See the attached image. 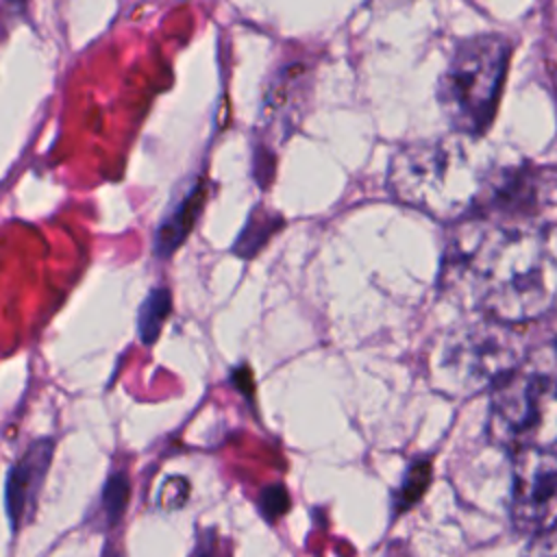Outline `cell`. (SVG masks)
Returning a JSON list of instances; mask_svg holds the SVG:
<instances>
[{
    "label": "cell",
    "instance_id": "1",
    "mask_svg": "<svg viewBox=\"0 0 557 557\" xmlns=\"http://www.w3.org/2000/svg\"><path fill=\"white\" fill-rule=\"evenodd\" d=\"M440 287L461 294L485 318L522 324L557 298V257L548 237L531 226L490 224L476 215L453 231Z\"/></svg>",
    "mask_w": 557,
    "mask_h": 557
},
{
    "label": "cell",
    "instance_id": "2",
    "mask_svg": "<svg viewBox=\"0 0 557 557\" xmlns=\"http://www.w3.org/2000/svg\"><path fill=\"white\" fill-rule=\"evenodd\" d=\"M385 183L394 200L440 220L470 213L483 187L466 150L450 139L403 144L389 159Z\"/></svg>",
    "mask_w": 557,
    "mask_h": 557
},
{
    "label": "cell",
    "instance_id": "3",
    "mask_svg": "<svg viewBox=\"0 0 557 557\" xmlns=\"http://www.w3.org/2000/svg\"><path fill=\"white\" fill-rule=\"evenodd\" d=\"M524 339L513 324L481 318L450 329L431 355V383L435 389L468 398L485 387H496L518 370Z\"/></svg>",
    "mask_w": 557,
    "mask_h": 557
},
{
    "label": "cell",
    "instance_id": "4",
    "mask_svg": "<svg viewBox=\"0 0 557 557\" xmlns=\"http://www.w3.org/2000/svg\"><path fill=\"white\" fill-rule=\"evenodd\" d=\"M511 44L503 35L485 33L457 44L437 81V102L450 128L461 135H481L500 98Z\"/></svg>",
    "mask_w": 557,
    "mask_h": 557
},
{
    "label": "cell",
    "instance_id": "5",
    "mask_svg": "<svg viewBox=\"0 0 557 557\" xmlns=\"http://www.w3.org/2000/svg\"><path fill=\"white\" fill-rule=\"evenodd\" d=\"M487 435L513 453L557 442V383L537 370H516L492 389Z\"/></svg>",
    "mask_w": 557,
    "mask_h": 557
},
{
    "label": "cell",
    "instance_id": "6",
    "mask_svg": "<svg viewBox=\"0 0 557 557\" xmlns=\"http://www.w3.org/2000/svg\"><path fill=\"white\" fill-rule=\"evenodd\" d=\"M511 522L533 537L557 527V453L550 448L516 453Z\"/></svg>",
    "mask_w": 557,
    "mask_h": 557
},
{
    "label": "cell",
    "instance_id": "7",
    "mask_svg": "<svg viewBox=\"0 0 557 557\" xmlns=\"http://www.w3.org/2000/svg\"><path fill=\"white\" fill-rule=\"evenodd\" d=\"M311 65L292 59L283 63L263 91V122L276 137L285 139L298 124L311 89Z\"/></svg>",
    "mask_w": 557,
    "mask_h": 557
},
{
    "label": "cell",
    "instance_id": "8",
    "mask_svg": "<svg viewBox=\"0 0 557 557\" xmlns=\"http://www.w3.org/2000/svg\"><path fill=\"white\" fill-rule=\"evenodd\" d=\"M52 450H54V442L50 437H41L33 442L7 474L4 503H7V513L13 529H17L30 516L37 503V494L44 485V479L52 459Z\"/></svg>",
    "mask_w": 557,
    "mask_h": 557
},
{
    "label": "cell",
    "instance_id": "9",
    "mask_svg": "<svg viewBox=\"0 0 557 557\" xmlns=\"http://www.w3.org/2000/svg\"><path fill=\"white\" fill-rule=\"evenodd\" d=\"M205 200H207V183L205 178H198L187 189V194L178 198L176 205L157 224V231H154L157 257L161 259L172 257L174 250L187 239V235L194 231V224L205 207Z\"/></svg>",
    "mask_w": 557,
    "mask_h": 557
},
{
    "label": "cell",
    "instance_id": "10",
    "mask_svg": "<svg viewBox=\"0 0 557 557\" xmlns=\"http://www.w3.org/2000/svg\"><path fill=\"white\" fill-rule=\"evenodd\" d=\"M283 224V218L268 211L265 207H255L246 220V226L242 228L239 237L235 239V246H233V252L244 257V259H250L259 252V248L272 237V233H276Z\"/></svg>",
    "mask_w": 557,
    "mask_h": 557
},
{
    "label": "cell",
    "instance_id": "11",
    "mask_svg": "<svg viewBox=\"0 0 557 557\" xmlns=\"http://www.w3.org/2000/svg\"><path fill=\"white\" fill-rule=\"evenodd\" d=\"M172 311V294L168 287H152L137 309V337L152 346Z\"/></svg>",
    "mask_w": 557,
    "mask_h": 557
},
{
    "label": "cell",
    "instance_id": "12",
    "mask_svg": "<svg viewBox=\"0 0 557 557\" xmlns=\"http://www.w3.org/2000/svg\"><path fill=\"white\" fill-rule=\"evenodd\" d=\"M128 479L124 472H115L109 476L104 490H102V509H104V516H107V522L109 524H115L126 507V500H128Z\"/></svg>",
    "mask_w": 557,
    "mask_h": 557
},
{
    "label": "cell",
    "instance_id": "13",
    "mask_svg": "<svg viewBox=\"0 0 557 557\" xmlns=\"http://www.w3.org/2000/svg\"><path fill=\"white\" fill-rule=\"evenodd\" d=\"M429 476H431L429 461H416L409 468L407 476H405V483H403V487L398 492V498H396V507L407 509L409 505H413L422 496L424 487L429 485Z\"/></svg>",
    "mask_w": 557,
    "mask_h": 557
},
{
    "label": "cell",
    "instance_id": "14",
    "mask_svg": "<svg viewBox=\"0 0 557 557\" xmlns=\"http://www.w3.org/2000/svg\"><path fill=\"white\" fill-rule=\"evenodd\" d=\"M287 505H289V498H287V492H285L283 485H272V487L263 490L261 509L270 520L281 516L287 509Z\"/></svg>",
    "mask_w": 557,
    "mask_h": 557
},
{
    "label": "cell",
    "instance_id": "15",
    "mask_svg": "<svg viewBox=\"0 0 557 557\" xmlns=\"http://www.w3.org/2000/svg\"><path fill=\"white\" fill-rule=\"evenodd\" d=\"M522 557H557V527L535 535Z\"/></svg>",
    "mask_w": 557,
    "mask_h": 557
},
{
    "label": "cell",
    "instance_id": "16",
    "mask_svg": "<svg viewBox=\"0 0 557 557\" xmlns=\"http://www.w3.org/2000/svg\"><path fill=\"white\" fill-rule=\"evenodd\" d=\"M102 557H120V555H117V553H113V550H107Z\"/></svg>",
    "mask_w": 557,
    "mask_h": 557
}]
</instances>
